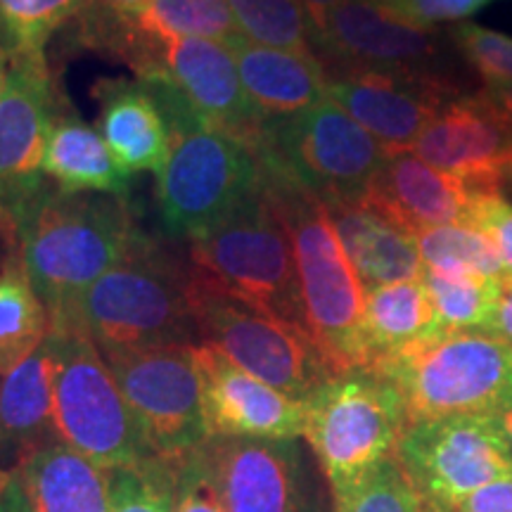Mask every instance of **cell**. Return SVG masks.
Masks as SVG:
<instances>
[{
	"label": "cell",
	"mask_w": 512,
	"mask_h": 512,
	"mask_svg": "<svg viewBox=\"0 0 512 512\" xmlns=\"http://www.w3.org/2000/svg\"><path fill=\"white\" fill-rule=\"evenodd\" d=\"M12 221L24 273L50 325L74 318L83 294L124 259L140 233L124 197L48 185Z\"/></svg>",
	"instance_id": "cell-1"
},
{
	"label": "cell",
	"mask_w": 512,
	"mask_h": 512,
	"mask_svg": "<svg viewBox=\"0 0 512 512\" xmlns=\"http://www.w3.org/2000/svg\"><path fill=\"white\" fill-rule=\"evenodd\" d=\"M188 275L190 256L183 261L140 230L124 259L83 294L67 323L79 325L102 356L200 344Z\"/></svg>",
	"instance_id": "cell-2"
},
{
	"label": "cell",
	"mask_w": 512,
	"mask_h": 512,
	"mask_svg": "<svg viewBox=\"0 0 512 512\" xmlns=\"http://www.w3.org/2000/svg\"><path fill=\"white\" fill-rule=\"evenodd\" d=\"M290 235L304 325L332 375L366 370L363 316L368 290L344 252L325 202L297 183L261 176Z\"/></svg>",
	"instance_id": "cell-3"
},
{
	"label": "cell",
	"mask_w": 512,
	"mask_h": 512,
	"mask_svg": "<svg viewBox=\"0 0 512 512\" xmlns=\"http://www.w3.org/2000/svg\"><path fill=\"white\" fill-rule=\"evenodd\" d=\"M373 373L399 389L411 425L512 408V342L484 330L441 332Z\"/></svg>",
	"instance_id": "cell-4"
},
{
	"label": "cell",
	"mask_w": 512,
	"mask_h": 512,
	"mask_svg": "<svg viewBox=\"0 0 512 512\" xmlns=\"http://www.w3.org/2000/svg\"><path fill=\"white\" fill-rule=\"evenodd\" d=\"M252 155L261 176L297 183L325 204L363 200L387 162L382 145L330 98L268 119Z\"/></svg>",
	"instance_id": "cell-5"
},
{
	"label": "cell",
	"mask_w": 512,
	"mask_h": 512,
	"mask_svg": "<svg viewBox=\"0 0 512 512\" xmlns=\"http://www.w3.org/2000/svg\"><path fill=\"white\" fill-rule=\"evenodd\" d=\"M188 297L200 342L278 392L309 401L335 377L309 332L242 302L192 261Z\"/></svg>",
	"instance_id": "cell-6"
},
{
	"label": "cell",
	"mask_w": 512,
	"mask_h": 512,
	"mask_svg": "<svg viewBox=\"0 0 512 512\" xmlns=\"http://www.w3.org/2000/svg\"><path fill=\"white\" fill-rule=\"evenodd\" d=\"M48 339L55 361V437L105 472L152 458L93 339L76 323L50 325Z\"/></svg>",
	"instance_id": "cell-7"
},
{
	"label": "cell",
	"mask_w": 512,
	"mask_h": 512,
	"mask_svg": "<svg viewBox=\"0 0 512 512\" xmlns=\"http://www.w3.org/2000/svg\"><path fill=\"white\" fill-rule=\"evenodd\" d=\"M190 261L242 302L306 330L290 235L264 185L190 242Z\"/></svg>",
	"instance_id": "cell-8"
},
{
	"label": "cell",
	"mask_w": 512,
	"mask_h": 512,
	"mask_svg": "<svg viewBox=\"0 0 512 512\" xmlns=\"http://www.w3.org/2000/svg\"><path fill=\"white\" fill-rule=\"evenodd\" d=\"M408 425L399 389L387 377L351 370L330 377L306 401L304 439L337 494L394 458Z\"/></svg>",
	"instance_id": "cell-9"
},
{
	"label": "cell",
	"mask_w": 512,
	"mask_h": 512,
	"mask_svg": "<svg viewBox=\"0 0 512 512\" xmlns=\"http://www.w3.org/2000/svg\"><path fill=\"white\" fill-rule=\"evenodd\" d=\"M171 155L157 176L159 226L195 240L261 188L259 162L245 145L202 119L169 126Z\"/></svg>",
	"instance_id": "cell-10"
},
{
	"label": "cell",
	"mask_w": 512,
	"mask_h": 512,
	"mask_svg": "<svg viewBox=\"0 0 512 512\" xmlns=\"http://www.w3.org/2000/svg\"><path fill=\"white\" fill-rule=\"evenodd\" d=\"M396 458L427 512H456L477 489L512 475V446L494 415L413 422Z\"/></svg>",
	"instance_id": "cell-11"
},
{
	"label": "cell",
	"mask_w": 512,
	"mask_h": 512,
	"mask_svg": "<svg viewBox=\"0 0 512 512\" xmlns=\"http://www.w3.org/2000/svg\"><path fill=\"white\" fill-rule=\"evenodd\" d=\"M195 344L105 356L152 458L176 460L209 441Z\"/></svg>",
	"instance_id": "cell-12"
},
{
	"label": "cell",
	"mask_w": 512,
	"mask_h": 512,
	"mask_svg": "<svg viewBox=\"0 0 512 512\" xmlns=\"http://www.w3.org/2000/svg\"><path fill=\"white\" fill-rule=\"evenodd\" d=\"M446 36L401 15L392 0H344L313 34V50L330 79L351 74L439 72Z\"/></svg>",
	"instance_id": "cell-13"
},
{
	"label": "cell",
	"mask_w": 512,
	"mask_h": 512,
	"mask_svg": "<svg viewBox=\"0 0 512 512\" xmlns=\"http://www.w3.org/2000/svg\"><path fill=\"white\" fill-rule=\"evenodd\" d=\"M0 100V209L15 216L46 190L43 155L57 114L69 105L48 60L10 62Z\"/></svg>",
	"instance_id": "cell-14"
},
{
	"label": "cell",
	"mask_w": 512,
	"mask_h": 512,
	"mask_svg": "<svg viewBox=\"0 0 512 512\" xmlns=\"http://www.w3.org/2000/svg\"><path fill=\"white\" fill-rule=\"evenodd\" d=\"M155 76L169 81L204 124L254 152L268 119L242 86L233 48L209 38H162Z\"/></svg>",
	"instance_id": "cell-15"
},
{
	"label": "cell",
	"mask_w": 512,
	"mask_h": 512,
	"mask_svg": "<svg viewBox=\"0 0 512 512\" xmlns=\"http://www.w3.org/2000/svg\"><path fill=\"white\" fill-rule=\"evenodd\" d=\"M328 98L394 157L411 152L422 131L460 93L444 72H366L330 79Z\"/></svg>",
	"instance_id": "cell-16"
},
{
	"label": "cell",
	"mask_w": 512,
	"mask_h": 512,
	"mask_svg": "<svg viewBox=\"0 0 512 512\" xmlns=\"http://www.w3.org/2000/svg\"><path fill=\"white\" fill-rule=\"evenodd\" d=\"M209 439L297 441L304 437L306 401H297L228 361L211 344H195Z\"/></svg>",
	"instance_id": "cell-17"
},
{
	"label": "cell",
	"mask_w": 512,
	"mask_h": 512,
	"mask_svg": "<svg viewBox=\"0 0 512 512\" xmlns=\"http://www.w3.org/2000/svg\"><path fill=\"white\" fill-rule=\"evenodd\" d=\"M202 451L228 512H309L297 441L209 439Z\"/></svg>",
	"instance_id": "cell-18"
},
{
	"label": "cell",
	"mask_w": 512,
	"mask_h": 512,
	"mask_svg": "<svg viewBox=\"0 0 512 512\" xmlns=\"http://www.w3.org/2000/svg\"><path fill=\"white\" fill-rule=\"evenodd\" d=\"M510 145V128L475 93L448 102L411 152L434 169L465 178L475 190L501 192V162Z\"/></svg>",
	"instance_id": "cell-19"
},
{
	"label": "cell",
	"mask_w": 512,
	"mask_h": 512,
	"mask_svg": "<svg viewBox=\"0 0 512 512\" xmlns=\"http://www.w3.org/2000/svg\"><path fill=\"white\" fill-rule=\"evenodd\" d=\"M477 192L465 178L434 169L413 152L387 157L363 202L418 235L439 226H470Z\"/></svg>",
	"instance_id": "cell-20"
},
{
	"label": "cell",
	"mask_w": 512,
	"mask_h": 512,
	"mask_svg": "<svg viewBox=\"0 0 512 512\" xmlns=\"http://www.w3.org/2000/svg\"><path fill=\"white\" fill-rule=\"evenodd\" d=\"M98 102V131L112 155L131 174H162L171 155V131L166 117L138 79H100L93 86Z\"/></svg>",
	"instance_id": "cell-21"
},
{
	"label": "cell",
	"mask_w": 512,
	"mask_h": 512,
	"mask_svg": "<svg viewBox=\"0 0 512 512\" xmlns=\"http://www.w3.org/2000/svg\"><path fill=\"white\" fill-rule=\"evenodd\" d=\"M53 344L43 339L0 377V472H15L38 446L55 437Z\"/></svg>",
	"instance_id": "cell-22"
},
{
	"label": "cell",
	"mask_w": 512,
	"mask_h": 512,
	"mask_svg": "<svg viewBox=\"0 0 512 512\" xmlns=\"http://www.w3.org/2000/svg\"><path fill=\"white\" fill-rule=\"evenodd\" d=\"M325 207L366 290L422 278L425 266L415 235L406 233L363 200L332 202Z\"/></svg>",
	"instance_id": "cell-23"
},
{
	"label": "cell",
	"mask_w": 512,
	"mask_h": 512,
	"mask_svg": "<svg viewBox=\"0 0 512 512\" xmlns=\"http://www.w3.org/2000/svg\"><path fill=\"white\" fill-rule=\"evenodd\" d=\"M233 53L242 86L266 119L290 117L328 100L330 76L316 55L256 46L247 38Z\"/></svg>",
	"instance_id": "cell-24"
},
{
	"label": "cell",
	"mask_w": 512,
	"mask_h": 512,
	"mask_svg": "<svg viewBox=\"0 0 512 512\" xmlns=\"http://www.w3.org/2000/svg\"><path fill=\"white\" fill-rule=\"evenodd\" d=\"M15 475L34 512H112L110 475L60 439L38 446Z\"/></svg>",
	"instance_id": "cell-25"
},
{
	"label": "cell",
	"mask_w": 512,
	"mask_h": 512,
	"mask_svg": "<svg viewBox=\"0 0 512 512\" xmlns=\"http://www.w3.org/2000/svg\"><path fill=\"white\" fill-rule=\"evenodd\" d=\"M43 174L62 192L128 197L133 174L112 155L105 138L67 105L57 114L43 155Z\"/></svg>",
	"instance_id": "cell-26"
},
{
	"label": "cell",
	"mask_w": 512,
	"mask_h": 512,
	"mask_svg": "<svg viewBox=\"0 0 512 512\" xmlns=\"http://www.w3.org/2000/svg\"><path fill=\"white\" fill-rule=\"evenodd\" d=\"M441 332L446 330L441 328L422 278L368 290L363 316L366 370H377Z\"/></svg>",
	"instance_id": "cell-27"
},
{
	"label": "cell",
	"mask_w": 512,
	"mask_h": 512,
	"mask_svg": "<svg viewBox=\"0 0 512 512\" xmlns=\"http://www.w3.org/2000/svg\"><path fill=\"white\" fill-rule=\"evenodd\" d=\"M50 332V316L24 273L19 252L0 271V377L22 363Z\"/></svg>",
	"instance_id": "cell-28"
},
{
	"label": "cell",
	"mask_w": 512,
	"mask_h": 512,
	"mask_svg": "<svg viewBox=\"0 0 512 512\" xmlns=\"http://www.w3.org/2000/svg\"><path fill=\"white\" fill-rule=\"evenodd\" d=\"M140 34L162 38H209L235 48L242 31L228 0H150L136 15H128Z\"/></svg>",
	"instance_id": "cell-29"
},
{
	"label": "cell",
	"mask_w": 512,
	"mask_h": 512,
	"mask_svg": "<svg viewBox=\"0 0 512 512\" xmlns=\"http://www.w3.org/2000/svg\"><path fill=\"white\" fill-rule=\"evenodd\" d=\"M91 0H0V48L17 60H46L48 41Z\"/></svg>",
	"instance_id": "cell-30"
},
{
	"label": "cell",
	"mask_w": 512,
	"mask_h": 512,
	"mask_svg": "<svg viewBox=\"0 0 512 512\" xmlns=\"http://www.w3.org/2000/svg\"><path fill=\"white\" fill-rule=\"evenodd\" d=\"M422 283L446 332L489 328L501 297V280L472 271L439 273L425 268Z\"/></svg>",
	"instance_id": "cell-31"
},
{
	"label": "cell",
	"mask_w": 512,
	"mask_h": 512,
	"mask_svg": "<svg viewBox=\"0 0 512 512\" xmlns=\"http://www.w3.org/2000/svg\"><path fill=\"white\" fill-rule=\"evenodd\" d=\"M228 5L249 43L316 55L313 24L302 0H228Z\"/></svg>",
	"instance_id": "cell-32"
},
{
	"label": "cell",
	"mask_w": 512,
	"mask_h": 512,
	"mask_svg": "<svg viewBox=\"0 0 512 512\" xmlns=\"http://www.w3.org/2000/svg\"><path fill=\"white\" fill-rule=\"evenodd\" d=\"M427 271H472L486 278H505L501 254L489 235L470 226H439L415 235Z\"/></svg>",
	"instance_id": "cell-33"
},
{
	"label": "cell",
	"mask_w": 512,
	"mask_h": 512,
	"mask_svg": "<svg viewBox=\"0 0 512 512\" xmlns=\"http://www.w3.org/2000/svg\"><path fill=\"white\" fill-rule=\"evenodd\" d=\"M335 512H427L399 458H389L332 494Z\"/></svg>",
	"instance_id": "cell-34"
},
{
	"label": "cell",
	"mask_w": 512,
	"mask_h": 512,
	"mask_svg": "<svg viewBox=\"0 0 512 512\" xmlns=\"http://www.w3.org/2000/svg\"><path fill=\"white\" fill-rule=\"evenodd\" d=\"M112 512H174V463L145 458L143 463L107 472Z\"/></svg>",
	"instance_id": "cell-35"
},
{
	"label": "cell",
	"mask_w": 512,
	"mask_h": 512,
	"mask_svg": "<svg viewBox=\"0 0 512 512\" xmlns=\"http://www.w3.org/2000/svg\"><path fill=\"white\" fill-rule=\"evenodd\" d=\"M451 41L484 83L512 81V36L486 29L482 24L463 22L451 29Z\"/></svg>",
	"instance_id": "cell-36"
},
{
	"label": "cell",
	"mask_w": 512,
	"mask_h": 512,
	"mask_svg": "<svg viewBox=\"0 0 512 512\" xmlns=\"http://www.w3.org/2000/svg\"><path fill=\"white\" fill-rule=\"evenodd\" d=\"M174 463V512H228L202 448Z\"/></svg>",
	"instance_id": "cell-37"
},
{
	"label": "cell",
	"mask_w": 512,
	"mask_h": 512,
	"mask_svg": "<svg viewBox=\"0 0 512 512\" xmlns=\"http://www.w3.org/2000/svg\"><path fill=\"white\" fill-rule=\"evenodd\" d=\"M470 228H479L494 240L505 278H512V202L501 192H477Z\"/></svg>",
	"instance_id": "cell-38"
},
{
	"label": "cell",
	"mask_w": 512,
	"mask_h": 512,
	"mask_svg": "<svg viewBox=\"0 0 512 512\" xmlns=\"http://www.w3.org/2000/svg\"><path fill=\"white\" fill-rule=\"evenodd\" d=\"M394 8L413 19L422 27H437L444 22H460V19L472 17L491 0H392Z\"/></svg>",
	"instance_id": "cell-39"
},
{
	"label": "cell",
	"mask_w": 512,
	"mask_h": 512,
	"mask_svg": "<svg viewBox=\"0 0 512 512\" xmlns=\"http://www.w3.org/2000/svg\"><path fill=\"white\" fill-rule=\"evenodd\" d=\"M456 512H512V475L477 489L458 505Z\"/></svg>",
	"instance_id": "cell-40"
},
{
	"label": "cell",
	"mask_w": 512,
	"mask_h": 512,
	"mask_svg": "<svg viewBox=\"0 0 512 512\" xmlns=\"http://www.w3.org/2000/svg\"><path fill=\"white\" fill-rule=\"evenodd\" d=\"M486 105L498 114V119L510 128L512 133V81L505 83H484V88L479 91Z\"/></svg>",
	"instance_id": "cell-41"
},
{
	"label": "cell",
	"mask_w": 512,
	"mask_h": 512,
	"mask_svg": "<svg viewBox=\"0 0 512 512\" xmlns=\"http://www.w3.org/2000/svg\"><path fill=\"white\" fill-rule=\"evenodd\" d=\"M0 512H34L15 472H0Z\"/></svg>",
	"instance_id": "cell-42"
},
{
	"label": "cell",
	"mask_w": 512,
	"mask_h": 512,
	"mask_svg": "<svg viewBox=\"0 0 512 512\" xmlns=\"http://www.w3.org/2000/svg\"><path fill=\"white\" fill-rule=\"evenodd\" d=\"M486 332L512 342V278L501 280V297H498L496 313L494 318H491Z\"/></svg>",
	"instance_id": "cell-43"
},
{
	"label": "cell",
	"mask_w": 512,
	"mask_h": 512,
	"mask_svg": "<svg viewBox=\"0 0 512 512\" xmlns=\"http://www.w3.org/2000/svg\"><path fill=\"white\" fill-rule=\"evenodd\" d=\"M302 3L306 8V15H309L313 24V34H316V29L323 24V19L328 17V12L335 8V5L344 3V0H302Z\"/></svg>",
	"instance_id": "cell-44"
},
{
	"label": "cell",
	"mask_w": 512,
	"mask_h": 512,
	"mask_svg": "<svg viewBox=\"0 0 512 512\" xmlns=\"http://www.w3.org/2000/svg\"><path fill=\"white\" fill-rule=\"evenodd\" d=\"M98 3L114 12H121V15H136V12L143 10L150 0H98Z\"/></svg>",
	"instance_id": "cell-45"
},
{
	"label": "cell",
	"mask_w": 512,
	"mask_h": 512,
	"mask_svg": "<svg viewBox=\"0 0 512 512\" xmlns=\"http://www.w3.org/2000/svg\"><path fill=\"white\" fill-rule=\"evenodd\" d=\"M494 420H496L498 430H501V434L505 437V441H508V444L512 446V408H510V411H503V413L494 415Z\"/></svg>",
	"instance_id": "cell-46"
},
{
	"label": "cell",
	"mask_w": 512,
	"mask_h": 512,
	"mask_svg": "<svg viewBox=\"0 0 512 512\" xmlns=\"http://www.w3.org/2000/svg\"><path fill=\"white\" fill-rule=\"evenodd\" d=\"M8 64H10V57H8V53H5L3 48H0V100H3L5 91H8V81H10Z\"/></svg>",
	"instance_id": "cell-47"
},
{
	"label": "cell",
	"mask_w": 512,
	"mask_h": 512,
	"mask_svg": "<svg viewBox=\"0 0 512 512\" xmlns=\"http://www.w3.org/2000/svg\"><path fill=\"white\" fill-rule=\"evenodd\" d=\"M501 174H503V181H505V178H508V181H512V145L508 147V152H505V155H503Z\"/></svg>",
	"instance_id": "cell-48"
}]
</instances>
